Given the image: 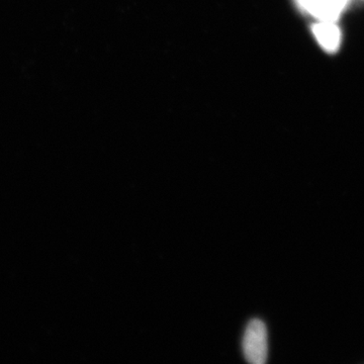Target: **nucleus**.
Instances as JSON below:
<instances>
[{"label": "nucleus", "mask_w": 364, "mask_h": 364, "mask_svg": "<svg viewBox=\"0 0 364 364\" xmlns=\"http://www.w3.org/2000/svg\"><path fill=\"white\" fill-rule=\"evenodd\" d=\"M246 360L253 364L267 363L268 354L267 326L259 318H253L246 328L243 338Z\"/></svg>", "instance_id": "1"}, {"label": "nucleus", "mask_w": 364, "mask_h": 364, "mask_svg": "<svg viewBox=\"0 0 364 364\" xmlns=\"http://www.w3.org/2000/svg\"><path fill=\"white\" fill-rule=\"evenodd\" d=\"M304 9L321 21H335L348 0H299Z\"/></svg>", "instance_id": "2"}, {"label": "nucleus", "mask_w": 364, "mask_h": 364, "mask_svg": "<svg viewBox=\"0 0 364 364\" xmlns=\"http://www.w3.org/2000/svg\"><path fill=\"white\" fill-rule=\"evenodd\" d=\"M313 33L318 44L324 48L326 51L334 52L338 49L341 33L338 26H335L331 21H321L313 26Z\"/></svg>", "instance_id": "3"}]
</instances>
